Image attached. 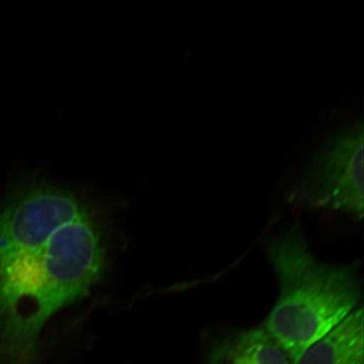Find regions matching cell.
Instances as JSON below:
<instances>
[{
	"mask_svg": "<svg viewBox=\"0 0 364 364\" xmlns=\"http://www.w3.org/2000/svg\"><path fill=\"white\" fill-rule=\"evenodd\" d=\"M106 265L101 229L90 212L0 267V340L16 361L36 353L50 318L101 279Z\"/></svg>",
	"mask_w": 364,
	"mask_h": 364,
	"instance_id": "1",
	"label": "cell"
},
{
	"mask_svg": "<svg viewBox=\"0 0 364 364\" xmlns=\"http://www.w3.org/2000/svg\"><path fill=\"white\" fill-rule=\"evenodd\" d=\"M267 250L280 293L263 329L293 363L358 307L361 277L357 263L318 261L296 225L272 239Z\"/></svg>",
	"mask_w": 364,
	"mask_h": 364,
	"instance_id": "2",
	"label": "cell"
},
{
	"mask_svg": "<svg viewBox=\"0 0 364 364\" xmlns=\"http://www.w3.org/2000/svg\"><path fill=\"white\" fill-rule=\"evenodd\" d=\"M363 130V120L355 119L325 140L294 189L295 202L362 220Z\"/></svg>",
	"mask_w": 364,
	"mask_h": 364,
	"instance_id": "3",
	"label": "cell"
},
{
	"mask_svg": "<svg viewBox=\"0 0 364 364\" xmlns=\"http://www.w3.org/2000/svg\"><path fill=\"white\" fill-rule=\"evenodd\" d=\"M88 211L70 189L38 179L21 182L0 211V267Z\"/></svg>",
	"mask_w": 364,
	"mask_h": 364,
	"instance_id": "4",
	"label": "cell"
},
{
	"mask_svg": "<svg viewBox=\"0 0 364 364\" xmlns=\"http://www.w3.org/2000/svg\"><path fill=\"white\" fill-rule=\"evenodd\" d=\"M364 316L358 306L293 364H364Z\"/></svg>",
	"mask_w": 364,
	"mask_h": 364,
	"instance_id": "5",
	"label": "cell"
},
{
	"mask_svg": "<svg viewBox=\"0 0 364 364\" xmlns=\"http://www.w3.org/2000/svg\"><path fill=\"white\" fill-rule=\"evenodd\" d=\"M205 364H293L264 329L232 332L218 341Z\"/></svg>",
	"mask_w": 364,
	"mask_h": 364,
	"instance_id": "6",
	"label": "cell"
}]
</instances>
